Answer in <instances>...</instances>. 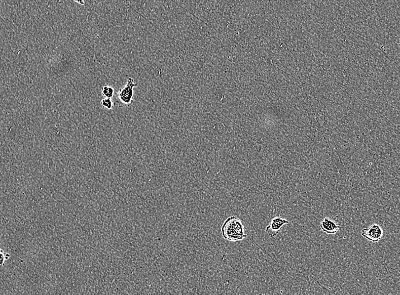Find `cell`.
<instances>
[{
	"label": "cell",
	"mask_w": 400,
	"mask_h": 295,
	"mask_svg": "<svg viewBox=\"0 0 400 295\" xmlns=\"http://www.w3.org/2000/svg\"><path fill=\"white\" fill-rule=\"evenodd\" d=\"M320 228L323 232L331 235V234H335L338 232L342 227L339 226L331 218L325 217L322 220L321 223H320Z\"/></svg>",
	"instance_id": "5"
},
{
	"label": "cell",
	"mask_w": 400,
	"mask_h": 295,
	"mask_svg": "<svg viewBox=\"0 0 400 295\" xmlns=\"http://www.w3.org/2000/svg\"><path fill=\"white\" fill-rule=\"evenodd\" d=\"M102 95L105 98H112L115 95L114 88L109 86H105L102 88Z\"/></svg>",
	"instance_id": "6"
},
{
	"label": "cell",
	"mask_w": 400,
	"mask_h": 295,
	"mask_svg": "<svg viewBox=\"0 0 400 295\" xmlns=\"http://www.w3.org/2000/svg\"><path fill=\"white\" fill-rule=\"evenodd\" d=\"M221 234L225 240L232 242L242 241L247 237L241 220L235 216L225 220L221 227Z\"/></svg>",
	"instance_id": "1"
},
{
	"label": "cell",
	"mask_w": 400,
	"mask_h": 295,
	"mask_svg": "<svg viewBox=\"0 0 400 295\" xmlns=\"http://www.w3.org/2000/svg\"><path fill=\"white\" fill-rule=\"evenodd\" d=\"M75 2H77L81 5H84V0H74Z\"/></svg>",
	"instance_id": "9"
},
{
	"label": "cell",
	"mask_w": 400,
	"mask_h": 295,
	"mask_svg": "<svg viewBox=\"0 0 400 295\" xmlns=\"http://www.w3.org/2000/svg\"><path fill=\"white\" fill-rule=\"evenodd\" d=\"M10 255L8 252H5L0 248V266H4L5 262L10 258Z\"/></svg>",
	"instance_id": "8"
},
{
	"label": "cell",
	"mask_w": 400,
	"mask_h": 295,
	"mask_svg": "<svg viewBox=\"0 0 400 295\" xmlns=\"http://www.w3.org/2000/svg\"><path fill=\"white\" fill-rule=\"evenodd\" d=\"M137 85L133 78H128L126 86L117 94V102L121 107H129L133 104L134 88Z\"/></svg>",
	"instance_id": "2"
},
{
	"label": "cell",
	"mask_w": 400,
	"mask_h": 295,
	"mask_svg": "<svg viewBox=\"0 0 400 295\" xmlns=\"http://www.w3.org/2000/svg\"><path fill=\"white\" fill-rule=\"evenodd\" d=\"M101 104L103 107H105V108L108 110L112 109L113 106H114V103H113L112 98H103V99L101 100Z\"/></svg>",
	"instance_id": "7"
},
{
	"label": "cell",
	"mask_w": 400,
	"mask_h": 295,
	"mask_svg": "<svg viewBox=\"0 0 400 295\" xmlns=\"http://www.w3.org/2000/svg\"><path fill=\"white\" fill-rule=\"evenodd\" d=\"M384 235L383 229L378 224H373L369 228H363L361 232L363 236L367 240L377 242L382 239Z\"/></svg>",
	"instance_id": "3"
},
{
	"label": "cell",
	"mask_w": 400,
	"mask_h": 295,
	"mask_svg": "<svg viewBox=\"0 0 400 295\" xmlns=\"http://www.w3.org/2000/svg\"><path fill=\"white\" fill-rule=\"evenodd\" d=\"M289 223L288 221L283 217H276L271 219L269 225L266 228V232L272 238H275L279 233L285 225Z\"/></svg>",
	"instance_id": "4"
}]
</instances>
